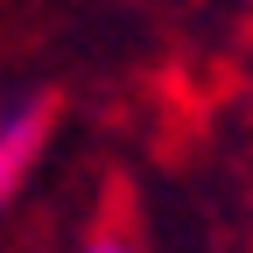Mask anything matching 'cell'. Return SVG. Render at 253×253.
Wrapping results in <instances>:
<instances>
[{
  "mask_svg": "<svg viewBox=\"0 0 253 253\" xmlns=\"http://www.w3.org/2000/svg\"><path fill=\"white\" fill-rule=\"evenodd\" d=\"M91 253H134V246H126V239H99V246H91Z\"/></svg>",
  "mask_w": 253,
  "mask_h": 253,
  "instance_id": "2",
  "label": "cell"
},
{
  "mask_svg": "<svg viewBox=\"0 0 253 253\" xmlns=\"http://www.w3.org/2000/svg\"><path fill=\"white\" fill-rule=\"evenodd\" d=\"M42 120H49V106H21V113L0 120V204L21 190L28 162H36V148H42Z\"/></svg>",
  "mask_w": 253,
  "mask_h": 253,
  "instance_id": "1",
  "label": "cell"
}]
</instances>
